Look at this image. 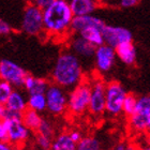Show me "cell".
Masks as SVG:
<instances>
[{
  "instance_id": "obj_1",
  "label": "cell",
  "mask_w": 150,
  "mask_h": 150,
  "mask_svg": "<svg viewBox=\"0 0 150 150\" xmlns=\"http://www.w3.org/2000/svg\"><path fill=\"white\" fill-rule=\"evenodd\" d=\"M42 12L45 35L57 39H68L71 35V24L74 15L69 0H55Z\"/></svg>"
},
{
  "instance_id": "obj_2",
  "label": "cell",
  "mask_w": 150,
  "mask_h": 150,
  "mask_svg": "<svg viewBox=\"0 0 150 150\" xmlns=\"http://www.w3.org/2000/svg\"><path fill=\"white\" fill-rule=\"evenodd\" d=\"M85 78L81 59L70 50H64L60 54L52 71L54 84L63 89H71Z\"/></svg>"
},
{
  "instance_id": "obj_3",
  "label": "cell",
  "mask_w": 150,
  "mask_h": 150,
  "mask_svg": "<svg viewBox=\"0 0 150 150\" xmlns=\"http://www.w3.org/2000/svg\"><path fill=\"white\" fill-rule=\"evenodd\" d=\"M6 131V142L12 146H23L28 141L31 131L22 121V114L6 110V115L2 119Z\"/></svg>"
},
{
  "instance_id": "obj_4",
  "label": "cell",
  "mask_w": 150,
  "mask_h": 150,
  "mask_svg": "<svg viewBox=\"0 0 150 150\" xmlns=\"http://www.w3.org/2000/svg\"><path fill=\"white\" fill-rule=\"evenodd\" d=\"M91 84L90 81L85 78L70 89L68 93V105L67 112L73 116H81L88 110L90 101Z\"/></svg>"
},
{
  "instance_id": "obj_5",
  "label": "cell",
  "mask_w": 150,
  "mask_h": 150,
  "mask_svg": "<svg viewBox=\"0 0 150 150\" xmlns=\"http://www.w3.org/2000/svg\"><path fill=\"white\" fill-rule=\"evenodd\" d=\"M129 127L134 133H147L150 129V98L137 97L134 110L129 116Z\"/></svg>"
},
{
  "instance_id": "obj_6",
  "label": "cell",
  "mask_w": 150,
  "mask_h": 150,
  "mask_svg": "<svg viewBox=\"0 0 150 150\" xmlns=\"http://www.w3.org/2000/svg\"><path fill=\"white\" fill-rule=\"evenodd\" d=\"M127 93L125 88L119 81L107 83L105 87V112L110 116L122 114V103Z\"/></svg>"
},
{
  "instance_id": "obj_7",
  "label": "cell",
  "mask_w": 150,
  "mask_h": 150,
  "mask_svg": "<svg viewBox=\"0 0 150 150\" xmlns=\"http://www.w3.org/2000/svg\"><path fill=\"white\" fill-rule=\"evenodd\" d=\"M22 30L26 35L31 37H39L44 33L43 12L32 2H29L24 10Z\"/></svg>"
},
{
  "instance_id": "obj_8",
  "label": "cell",
  "mask_w": 150,
  "mask_h": 150,
  "mask_svg": "<svg viewBox=\"0 0 150 150\" xmlns=\"http://www.w3.org/2000/svg\"><path fill=\"white\" fill-rule=\"evenodd\" d=\"M44 96L46 100V110L52 115L60 116L67 112L68 93L66 89L56 84H50Z\"/></svg>"
},
{
  "instance_id": "obj_9",
  "label": "cell",
  "mask_w": 150,
  "mask_h": 150,
  "mask_svg": "<svg viewBox=\"0 0 150 150\" xmlns=\"http://www.w3.org/2000/svg\"><path fill=\"white\" fill-rule=\"evenodd\" d=\"M27 74V71L18 63L6 58L0 60V79L9 83L13 88L23 87Z\"/></svg>"
},
{
  "instance_id": "obj_10",
  "label": "cell",
  "mask_w": 150,
  "mask_h": 150,
  "mask_svg": "<svg viewBox=\"0 0 150 150\" xmlns=\"http://www.w3.org/2000/svg\"><path fill=\"white\" fill-rule=\"evenodd\" d=\"M91 92L88 110L93 116H101L105 112V87L106 83L100 78L90 81Z\"/></svg>"
},
{
  "instance_id": "obj_11",
  "label": "cell",
  "mask_w": 150,
  "mask_h": 150,
  "mask_svg": "<svg viewBox=\"0 0 150 150\" xmlns=\"http://www.w3.org/2000/svg\"><path fill=\"white\" fill-rule=\"evenodd\" d=\"M92 58L94 60L96 70L101 74L110 72L112 67L115 66L116 59H117L115 48L106 44H102L100 46L96 47Z\"/></svg>"
},
{
  "instance_id": "obj_12",
  "label": "cell",
  "mask_w": 150,
  "mask_h": 150,
  "mask_svg": "<svg viewBox=\"0 0 150 150\" xmlns=\"http://www.w3.org/2000/svg\"><path fill=\"white\" fill-rule=\"evenodd\" d=\"M104 44L110 45L115 48L117 45L125 42H132L133 35L129 29L119 26L105 25L102 29Z\"/></svg>"
},
{
  "instance_id": "obj_13",
  "label": "cell",
  "mask_w": 150,
  "mask_h": 150,
  "mask_svg": "<svg viewBox=\"0 0 150 150\" xmlns=\"http://www.w3.org/2000/svg\"><path fill=\"white\" fill-rule=\"evenodd\" d=\"M68 46H69V50L71 53L76 55L78 58L81 57L83 59L92 58L94 50H96V46H93L92 44L89 43L81 35H73V33L72 35L68 38Z\"/></svg>"
},
{
  "instance_id": "obj_14",
  "label": "cell",
  "mask_w": 150,
  "mask_h": 150,
  "mask_svg": "<svg viewBox=\"0 0 150 150\" xmlns=\"http://www.w3.org/2000/svg\"><path fill=\"white\" fill-rule=\"evenodd\" d=\"M106 25L103 19L100 17L90 14V15H83V16H74L71 24V33L77 35L78 32L83 29L88 27H98L100 29H103L104 26Z\"/></svg>"
},
{
  "instance_id": "obj_15",
  "label": "cell",
  "mask_w": 150,
  "mask_h": 150,
  "mask_svg": "<svg viewBox=\"0 0 150 150\" xmlns=\"http://www.w3.org/2000/svg\"><path fill=\"white\" fill-rule=\"evenodd\" d=\"M100 3V0H69L70 8L74 16L93 14Z\"/></svg>"
},
{
  "instance_id": "obj_16",
  "label": "cell",
  "mask_w": 150,
  "mask_h": 150,
  "mask_svg": "<svg viewBox=\"0 0 150 150\" xmlns=\"http://www.w3.org/2000/svg\"><path fill=\"white\" fill-rule=\"evenodd\" d=\"M116 57L127 66H133L136 62L137 54L133 42H125L115 47Z\"/></svg>"
},
{
  "instance_id": "obj_17",
  "label": "cell",
  "mask_w": 150,
  "mask_h": 150,
  "mask_svg": "<svg viewBox=\"0 0 150 150\" xmlns=\"http://www.w3.org/2000/svg\"><path fill=\"white\" fill-rule=\"evenodd\" d=\"M4 105L8 110L22 114L24 110H27V98L21 90L13 89Z\"/></svg>"
},
{
  "instance_id": "obj_18",
  "label": "cell",
  "mask_w": 150,
  "mask_h": 150,
  "mask_svg": "<svg viewBox=\"0 0 150 150\" xmlns=\"http://www.w3.org/2000/svg\"><path fill=\"white\" fill-rule=\"evenodd\" d=\"M48 81L43 77H35L31 74H27L24 79L23 88L28 92V94L32 93H44L48 87Z\"/></svg>"
},
{
  "instance_id": "obj_19",
  "label": "cell",
  "mask_w": 150,
  "mask_h": 150,
  "mask_svg": "<svg viewBox=\"0 0 150 150\" xmlns=\"http://www.w3.org/2000/svg\"><path fill=\"white\" fill-rule=\"evenodd\" d=\"M50 150H76V144L70 138L69 132H61L53 138Z\"/></svg>"
},
{
  "instance_id": "obj_20",
  "label": "cell",
  "mask_w": 150,
  "mask_h": 150,
  "mask_svg": "<svg viewBox=\"0 0 150 150\" xmlns=\"http://www.w3.org/2000/svg\"><path fill=\"white\" fill-rule=\"evenodd\" d=\"M81 38H84L85 40L91 43L93 46H100L104 44L103 35H102V29L98 27H88V28L83 29L81 31L77 33Z\"/></svg>"
},
{
  "instance_id": "obj_21",
  "label": "cell",
  "mask_w": 150,
  "mask_h": 150,
  "mask_svg": "<svg viewBox=\"0 0 150 150\" xmlns=\"http://www.w3.org/2000/svg\"><path fill=\"white\" fill-rule=\"evenodd\" d=\"M42 120V116L40 112L33 110L27 108L22 112V121L31 132H35L39 128V125Z\"/></svg>"
},
{
  "instance_id": "obj_22",
  "label": "cell",
  "mask_w": 150,
  "mask_h": 150,
  "mask_svg": "<svg viewBox=\"0 0 150 150\" xmlns=\"http://www.w3.org/2000/svg\"><path fill=\"white\" fill-rule=\"evenodd\" d=\"M27 108L33 110L38 112L46 110V100L44 93H32L29 94L27 99Z\"/></svg>"
},
{
  "instance_id": "obj_23",
  "label": "cell",
  "mask_w": 150,
  "mask_h": 150,
  "mask_svg": "<svg viewBox=\"0 0 150 150\" xmlns=\"http://www.w3.org/2000/svg\"><path fill=\"white\" fill-rule=\"evenodd\" d=\"M76 150H101V143L94 136H86L76 144Z\"/></svg>"
},
{
  "instance_id": "obj_24",
  "label": "cell",
  "mask_w": 150,
  "mask_h": 150,
  "mask_svg": "<svg viewBox=\"0 0 150 150\" xmlns=\"http://www.w3.org/2000/svg\"><path fill=\"white\" fill-rule=\"evenodd\" d=\"M137 102V97L133 93H127L125 98V101L122 103V112L125 116H130L132 114V112L134 110L135 105Z\"/></svg>"
},
{
  "instance_id": "obj_25",
  "label": "cell",
  "mask_w": 150,
  "mask_h": 150,
  "mask_svg": "<svg viewBox=\"0 0 150 150\" xmlns=\"http://www.w3.org/2000/svg\"><path fill=\"white\" fill-rule=\"evenodd\" d=\"M35 133L54 138V134H55V128H54V125L50 121V120L42 118L40 125H39L38 130L35 131Z\"/></svg>"
},
{
  "instance_id": "obj_26",
  "label": "cell",
  "mask_w": 150,
  "mask_h": 150,
  "mask_svg": "<svg viewBox=\"0 0 150 150\" xmlns=\"http://www.w3.org/2000/svg\"><path fill=\"white\" fill-rule=\"evenodd\" d=\"M14 88L6 81L0 79V104H6V100Z\"/></svg>"
},
{
  "instance_id": "obj_27",
  "label": "cell",
  "mask_w": 150,
  "mask_h": 150,
  "mask_svg": "<svg viewBox=\"0 0 150 150\" xmlns=\"http://www.w3.org/2000/svg\"><path fill=\"white\" fill-rule=\"evenodd\" d=\"M52 141H53V138L48 137V136H44V135L38 134V133L35 135V144L39 149H50Z\"/></svg>"
},
{
  "instance_id": "obj_28",
  "label": "cell",
  "mask_w": 150,
  "mask_h": 150,
  "mask_svg": "<svg viewBox=\"0 0 150 150\" xmlns=\"http://www.w3.org/2000/svg\"><path fill=\"white\" fill-rule=\"evenodd\" d=\"M12 31L13 29L9 23L6 22L4 19L0 18V37H6V35H11Z\"/></svg>"
},
{
  "instance_id": "obj_29",
  "label": "cell",
  "mask_w": 150,
  "mask_h": 150,
  "mask_svg": "<svg viewBox=\"0 0 150 150\" xmlns=\"http://www.w3.org/2000/svg\"><path fill=\"white\" fill-rule=\"evenodd\" d=\"M141 2V0H116L117 6L123 9H129V8H133V6H137Z\"/></svg>"
},
{
  "instance_id": "obj_30",
  "label": "cell",
  "mask_w": 150,
  "mask_h": 150,
  "mask_svg": "<svg viewBox=\"0 0 150 150\" xmlns=\"http://www.w3.org/2000/svg\"><path fill=\"white\" fill-rule=\"evenodd\" d=\"M54 1L55 0H32V3L43 11L44 9H46L47 6H50Z\"/></svg>"
},
{
  "instance_id": "obj_31",
  "label": "cell",
  "mask_w": 150,
  "mask_h": 150,
  "mask_svg": "<svg viewBox=\"0 0 150 150\" xmlns=\"http://www.w3.org/2000/svg\"><path fill=\"white\" fill-rule=\"evenodd\" d=\"M69 136H70V138L74 142L75 144H77L78 142L81 139V137H83L81 133L79 131H77V130H72V131H70L69 132Z\"/></svg>"
},
{
  "instance_id": "obj_32",
  "label": "cell",
  "mask_w": 150,
  "mask_h": 150,
  "mask_svg": "<svg viewBox=\"0 0 150 150\" xmlns=\"http://www.w3.org/2000/svg\"><path fill=\"white\" fill-rule=\"evenodd\" d=\"M0 142H6V131L2 120H0Z\"/></svg>"
},
{
  "instance_id": "obj_33",
  "label": "cell",
  "mask_w": 150,
  "mask_h": 150,
  "mask_svg": "<svg viewBox=\"0 0 150 150\" xmlns=\"http://www.w3.org/2000/svg\"><path fill=\"white\" fill-rule=\"evenodd\" d=\"M0 150H12V145L8 142H0Z\"/></svg>"
},
{
  "instance_id": "obj_34",
  "label": "cell",
  "mask_w": 150,
  "mask_h": 150,
  "mask_svg": "<svg viewBox=\"0 0 150 150\" xmlns=\"http://www.w3.org/2000/svg\"><path fill=\"white\" fill-rule=\"evenodd\" d=\"M6 115V107L4 104H0V120L4 119Z\"/></svg>"
},
{
  "instance_id": "obj_35",
  "label": "cell",
  "mask_w": 150,
  "mask_h": 150,
  "mask_svg": "<svg viewBox=\"0 0 150 150\" xmlns=\"http://www.w3.org/2000/svg\"><path fill=\"white\" fill-rule=\"evenodd\" d=\"M137 148L138 146H136L133 143H129V144L125 143V150H137Z\"/></svg>"
},
{
  "instance_id": "obj_36",
  "label": "cell",
  "mask_w": 150,
  "mask_h": 150,
  "mask_svg": "<svg viewBox=\"0 0 150 150\" xmlns=\"http://www.w3.org/2000/svg\"><path fill=\"white\" fill-rule=\"evenodd\" d=\"M112 150H125V143H118Z\"/></svg>"
},
{
  "instance_id": "obj_37",
  "label": "cell",
  "mask_w": 150,
  "mask_h": 150,
  "mask_svg": "<svg viewBox=\"0 0 150 150\" xmlns=\"http://www.w3.org/2000/svg\"><path fill=\"white\" fill-rule=\"evenodd\" d=\"M12 150H26L23 148V146H12Z\"/></svg>"
},
{
  "instance_id": "obj_38",
  "label": "cell",
  "mask_w": 150,
  "mask_h": 150,
  "mask_svg": "<svg viewBox=\"0 0 150 150\" xmlns=\"http://www.w3.org/2000/svg\"><path fill=\"white\" fill-rule=\"evenodd\" d=\"M137 150H150L149 146H143V147H138Z\"/></svg>"
},
{
  "instance_id": "obj_39",
  "label": "cell",
  "mask_w": 150,
  "mask_h": 150,
  "mask_svg": "<svg viewBox=\"0 0 150 150\" xmlns=\"http://www.w3.org/2000/svg\"><path fill=\"white\" fill-rule=\"evenodd\" d=\"M26 1H28V2H32V0H26Z\"/></svg>"
},
{
  "instance_id": "obj_40",
  "label": "cell",
  "mask_w": 150,
  "mask_h": 150,
  "mask_svg": "<svg viewBox=\"0 0 150 150\" xmlns=\"http://www.w3.org/2000/svg\"><path fill=\"white\" fill-rule=\"evenodd\" d=\"M39 150H50V149H39Z\"/></svg>"
}]
</instances>
